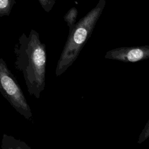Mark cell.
<instances>
[{
	"mask_svg": "<svg viewBox=\"0 0 149 149\" xmlns=\"http://www.w3.org/2000/svg\"><path fill=\"white\" fill-rule=\"evenodd\" d=\"M2 149H30L24 142L15 139L13 136L4 134L1 141Z\"/></svg>",
	"mask_w": 149,
	"mask_h": 149,
	"instance_id": "obj_5",
	"label": "cell"
},
{
	"mask_svg": "<svg viewBox=\"0 0 149 149\" xmlns=\"http://www.w3.org/2000/svg\"><path fill=\"white\" fill-rule=\"evenodd\" d=\"M15 66L22 74L29 94L37 99L45 86L47 52L38 33L22 34L14 47Z\"/></svg>",
	"mask_w": 149,
	"mask_h": 149,
	"instance_id": "obj_1",
	"label": "cell"
},
{
	"mask_svg": "<svg viewBox=\"0 0 149 149\" xmlns=\"http://www.w3.org/2000/svg\"><path fill=\"white\" fill-rule=\"evenodd\" d=\"M104 58L123 62H136L149 58V45L121 47L107 51Z\"/></svg>",
	"mask_w": 149,
	"mask_h": 149,
	"instance_id": "obj_4",
	"label": "cell"
},
{
	"mask_svg": "<svg viewBox=\"0 0 149 149\" xmlns=\"http://www.w3.org/2000/svg\"><path fill=\"white\" fill-rule=\"evenodd\" d=\"M97 16V13L87 16L69 31L55 68L56 77L65 72L76 60L90 37Z\"/></svg>",
	"mask_w": 149,
	"mask_h": 149,
	"instance_id": "obj_2",
	"label": "cell"
},
{
	"mask_svg": "<svg viewBox=\"0 0 149 149\" xmlns=\"http://www.w3.org/2000/svg\"><path fill=\"white\" fill-rule=\"evenodd\" d=\"M0 93L20 115L33 121V113L16 79L0 58Z\"/></svg>",
	"mask_w": 149,
	"mask_h": 149,
	"instance_id": "obj_3",
	"label": "cell"
},
{
	"mask_svg": "<svg viewBox=\"0 0 149 149\" xmlns=\"http://www.w3.org/2000/svg\"><path fill=\"white\" fill-rule=\"evenodd\" d=\"M149 137V122L148 121L140 134L138 143H141Z\"/></svg>",
	"mask_w": 149,
	"mask_h": 149,
	"instance_id": "obj_7",
	"label": "cell"
},
{
	"mask_svg": "<svg viewBox=\"0 0 149 149\" xmlns=\"http://www.w3.org/2000/svg\"><path fill=\"white\" fill-rule=\"evenodd\" d=\"M13 3V0H0V17L9 15Z\"/></svg>",
	"mask_w": 149,
	"mask_h": 149,
	"instance_id": "obj_6",
	"label": "cell"
}]
</instances>
